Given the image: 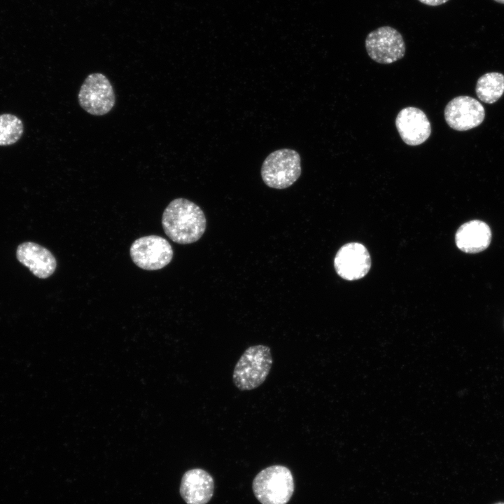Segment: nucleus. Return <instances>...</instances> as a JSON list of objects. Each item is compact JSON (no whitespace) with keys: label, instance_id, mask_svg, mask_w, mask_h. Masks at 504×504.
Masks as SVG:
<instances>
[{"label":"nucleus","instance_id":"obj_2","mask_svg":"<svg viewBox=\"0 0 504 504\" xmlns=\"http://www.w3.org/2000/svg\"><path fill=\"white\" fill-rule=\"evenodd\" d=\"M271 349L265 345L247 348L236 363L232 380L240 391H251L260 386L268 376L272 366Z\"/></svg>","mask_w":504,"mask_h":504},{"label":"nucleus","instance_id":"obj_6","mask_svg":"<svg viewBox=\"0 0 504 504\" xmlns=\"http://www.w3.org/2000/svg\"><path fill=\"white\" fill-rule=\"evenodd\" d=\"M130 254L139 267L157 270L172 261L174 251L166 239L158 235H148L136 239L130 246Z\"/></svg>","mask_w":504,"mask_h":504},{"label":"nucleus","instance_id":"obj_12","mask_svg":"<svg viewBox=\"0 0 504 504\" xmlns=\"http://www.w3.org/2000/svg\"><path fill=\"white\" fill-rule=\"evenodd\" d=\"M213 493L214 479L206 470L194 468L183 475L180 493L187 504H206Z\"/></svg>","mask_w":504,"mask_h":504},{"label":"nucleus","instance_id":"obj_8","mask_svg":"<svg viewBox=\"0 0 504 504\" xmlns=\"http://www.w3.org/2000/svg\"><path fill=\"white\" fill-rule=\"evenodd\" d=\"M334 267L337 274L345 280L360 279L368 273L371 267L370 253L360 243H347L337 252Z\"/></svg>","mask_w":504,"mask_h":504},{"label":"nucleus","instance_id":"obj_7","mask_svg":"<svg viewBox=\"0 0 504 504\" xmlns=\"http://www.w3.org/2000/svg\"><path fill=\"white\" fill-rule=\"evenodd\" d=\"M365 46L372 60L386 64L402 59L406 49L401 34L389 26L381 27L370 32Z\"/></svg>","mask_w":504,"mask_h":504},{"label":"nucleus","instance_id":"obj_10","mask_svg":"<svg viewBox=\"0 0 504 504\" xmlns=\"http://www.w3.org/2000/svg\"><path fill=\"white\" fill-rule=\"evenodd\" d=\"M396 126L402 141L409 146L424 143L431 134V125L421 109L407 106L397 115Z\"/></svg>","mask_w":504,"mask_h":504},{"label":"nucleus","instance_id":"obj_17","mask_svg":"<svg viewBox=\"0 0 504 504\" xmlns=\"http://www.w3.org/2000/svg\"><path fill=\"white\" fill-rule=\"evenodd\" d=\"M494 1H496V2H498V3H500V4H504V0H494Z\"/></svg>","mask_w":504,"mask_h":504},{"label":"nucleus","instance_id":"obj_5","mask_svg":"<svg viewBox=\"0 0 504 504\" xmlns=\"http://www.w3.org/2000/svg\"><path fill=\"white\" fill-rule=\"evenodd\" d=\"M81 108L93 115H104L111 111L115 104V95L108 78L101 73L89 74L78 94Z\"/></svg>","mask_w":504,"mask_h":504},{"label":"nucleus","instance_id":"obj_11","mask_svg":"<svg viewBox=\"0 0 504 504\" xmlns=\"http://www.w3.org/2000/svg\"><path fill=\"white\" fill-rule=\"evenodd\" d=\"M16 258L39 279L50 277L57 267L53 254L46 247L33 241L20 244L16 248Z\"/></svg>","mask_w":504,"mask_h":504},{"label":"nucleus","instance_id":"obj_1","mask_svg":"<svg viewBox=\"0 0 504 504\" xmlns=\"http://www.w3.org/2000/svg\"><path fill=\"white\" fill-rule=\"evenodd\" d=\"M162 225L173 241L188 244L202 237L206 220L204 212L196 204L185 198H176L165 208Z\"/></svg>","mask_w":504,"mask_h":504},{"label":"nucleus","instance_id":"obj_16","mask_svg":"<svg viewBox=\"0 0 504 504\" xmlns=\"http://www.w3.org/2000/svg\"><path fill=\"white\" fill-rule=\"evenodd\" d=\"M421 3L431 6H440L445 4L449 0H418Z\"/></svg>","mask_w":504,"mask_h":504},{"label":"nucleus","instance_id":"obj_9","mask_svg":"<svg viewBox=\"0 0 504 504\" xmlns=\"http://www.w3.org/2000/svg\"><path fill=\"white\" fill-rule=\"evenodd\" d=\"M447 125L457 131H466L479 126L485 117L482 104L469 96H458L452 99L444 112Z\"/></svg>","mask_w":504,"mask_h":504},{"label":"nucleus","instance_id":"obj_15","mask_svg":"<svg viewBox=\"0 0 504 504\" xmlns=\"http://www.w3.org/2000/svg\"><path fill=\"white\" fill-rule=\"evenodd\" d=\"M23 133L24 124L18 116L9 113L0 114V146L17 143Z\"/></svg>","mask_w":504,"mask_h":504},{"label":"nucleus","instance_id":"obj_4","mask_svg":"<svg viewBox=\"0 0 504 504\" xmlns=\"http://www.w3.org/2000/svg\"><path fill=\"white\" fill-rule=\"evenodd\" d=\"M302 172L301 158L295 150L282 148L272 152L264 160L261 176L269 187L284 189L293 185Z\"/></svg>","mask_w":504,"mask_h":504},{"label":"nucleus","instance_id":"obj_13","mask_svg":"<svg viewBox=\"0 0 504 504\" xmlns=\"http://www.w3.org/2000/svg\"><path fill=\"white\" fill-rule=\"evenodd\" d=\"M491 241L489 226L479 220H472L461 225L455 234L456 246L467 253H475L485 250Z\"/></svg>","mask_w":504,"mask_h":504},{"label":"nucleus","instance_id":"obj_14","mask_svg":"<svg viewBox=\"0 0 504 504\" xmlns=\"http://www.w3.org/2000/svg\"><path fill=\"white\" fill-rule=\"evenodd\" d=\"M478 98L486 104H493L504 93V75L498 72H489L482 75L476 84Z\"/></svg>","mask_w":504,"mask_h":504},{"label":"nucleus","instance_id":"obj_18","mask_svg":"<svg viewBox=\"0 0 504 504\" xmlns=\"http://www.w3.org/2000/svg\"><path fill=\"white\" fill-rule=\"evenodd\" d=\"M494 504H504V502H498V503H494Z\"/></svg>","mask_w":504,"mask_h":504},{"label":"nucleus","instance_id":"obj_3","mask_svg":"<svg viewBox=\"0 0 504 504\" xmlns=\"http://www.w3.org/2000/svg\"><path fill=\"white\" fill-rule=\"evenodd\" d=\"M252 486L262 504H286L294 491V481L287 467L274 465L258 473Z\"/></svg>","mask_w":504,"mask_h":504}]
</instances>
